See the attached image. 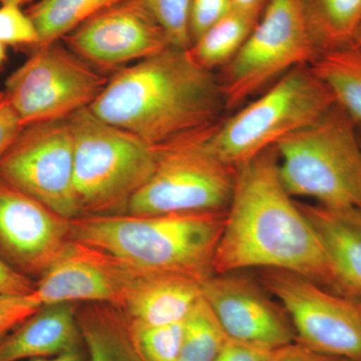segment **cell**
I'll return each instance as SVG.
<instances>
[{
    "instance_id": "1",
    "label": "cell",
    "mask_w": 361,
    "mask_h": 361,
    "mask_svg": "<svg viewBox=\"0 0 361 361\" xmlns=\"http://www.w3.org/2000/svg\"><path fill=\"white\" fill-rule=\"evenodd\" d=\"M213 268L289 271L341 294L322 242L280 178L274 147L236 168Z\"/></svg>"
},
{
    "instance_id": "2",
    "label": "cell",
    "mask_w": 361,
    "mask_h": 361,
    "mask_svg": "<svg viewBox=\"0 0 361 361\" xmlns=\"http://www.w3.org/2000/svg\"><path fill=\"white\" fill-rule=\"evenodd\" d=\"M89 109L159 148L217 125L225 104L218 75L172 47L120 68Z\"/></svg>"
},
{
    "instance_id": "3",
    "label": "cell",
    "mask_w": 361,
    "mask_h": 361,
    "mask_svg": "<svg viewBox=\"0 0 361 361\" xmlns=\"http://www.w3.org/2000/svg\"><path fill=\"white\" fill-rule=\"evenodd\" d=\"M226 212L85 216L71 221V238L141 274H177L203 282L214 274Z\"/></svg>"
},
{
    "instance_id": "4",
    "label": "cell",
    "mask_w": 361,
    "mask_h": 361,
    "mask_svg": "<svg viewBox=\"0 0 361 361\" xmlns=\"http://www.w3.org/2000/svg\"><path fill=\"white\" fill-rule=\"evenodd\" d=\"M73 137V184L80 217L126 214L149 179L158 151L101 120L89 108L68 118Z\"/></svg>"
},
{
    "instance_id": "5",
    "label": "cell",
    "mask_w": 361,
    "mask_h": 361,
    "mask_svg": "<svg viewBox=\"0 0 361 361\" xmlns=\"http://www.w3.org/2000/svg\"><path fill=\"white\" fill-rule=\"evenodd\" d=\"M338 104L275 145L280 178L292 197L361 210V141Z\"/></svg>"
},
{
    "instance_id": "6",
    "label": "cell",
    "mask_w": 361,
    "mask_h": 361,
    "mask_svg": "<svg viewBox=\"0 0 361 361\" xmlns=\"http://www.w3.org/2000/svg\"><path fill=\"white\" fill-rule=\"evenodd\" d=\"M336 104L331 90L310 66H298L218 123L208 144L221 160L237 168L315 123Z\"/></svg>"
},
{
    "instance_id": "7",
    "label": "cell",
    "mask_w": 361,
    "mask_h": 361,
    "mask_svg": "<svg viewBox=\"0 0 361 361\" xmlns=\"http://www.w3.org/2000/svg\"><path fill=\"white\" fill-rule=\"evenodd\" d=\"M214 127L157 148L155 170L133 197L126 214L226 212L232 200L236 168L221 160L209 146Z\"/></svg>"
},
{
    "instance_id": "8",
    "label": "cell",
    "mask_w": 361,
    "mask_h": 361,
    "mask_svg": "<svg viewBox=\"0 0 361 361\" xmlns=\"http://www.w3.org/2000/svg\"><path fill=\"white\" fill-rule=\"evenodd\" d=\"M320 52L301 0H269L245 44L218 75L225 109L238 108L282 75L310 66Z\"/></svg>"
},
{
    "instance_id": "9",
    "label": "cell",
    "mask_w": 361,
    "mask_h": 361,
    "mask_svg": "<svg viewBox=\"0 0 361 361\" xmlns=\"http://www.w3.org/2000/svg\"><path fill=\"white\" fill-rule=\"evenodd\" d=\"M109 78L59 42L32 49L6 82L9 103L23 127L66 120L90 108Z\"/></svg>"
},
{
    "instance_id": "10",
    "label": "cell",
    "mask_w": 361,
    "mask_h": 361,
    "mask_svg": "<svg viewBox=\"0 0 361 361\" xmlns=\"http://www.w3.org/2000/svg\"><path fill=\"white\" fill-rule=\"evenodd\" d=\"M262 283L286 311L297 341L320 353L361 361L360 299L289 271L265 269Z\"/></svg>"
},
{
    "instance_id": "11",
    "label": "cell",
    "mask_w": 361,
    "mask_h": 361,
    "mask_svg": "<svg viewBox=\"0 0 361 361\" xmlns=\"http://www.w3.org/2000/svg\"><path fill=\"white\" fill-rule=\"evenodd\" d=\"M73 137L66 120L23 128L0 159V178L63 217H80L73 184Z\"/></svg>"
},
{
    "instance_id": "12",
    "label": "cell",
    "mask_w": 361,
    "mask_h": 361,
    "mask_svg": "<svg viewBox=\"0 0 361 361\" xmlns=\"http://www.w3.org/2000/svg\"><path fill=\"white\" fill-rule=\"evenodd\" d=\"M63 40L73 54L102 71L123 68L172 47L144 0H121Z\"/></svg>"
},
{
    "instance_id": "13",
    "label": "cell",
    "mask_w": 361,
    "mask_h": 361,
    "mask_svg": "<svg viewBox=\"0 0 361 361\" xmlns=\"http://www.w3.org/2000/svg\"><path fill=\"white\" fill-rule=\"evenodd\" d=\"M71 221L0 178V258L39 279L71 242Z\"/></svg>"
},
{
    "instance_id": "14",
    "label": "cell",
    "mask_w": 361,
    "mask_h": 361,
    "mask_svg": "<svg viewBox=\"0 0 361 361\" xmlns=\"http://www.w3.org/2000/svg\"><path fill=\"white\" fill-rule=\"evenodd\" d=\"M202 296L231 341L269 350L296 341L286 311L249 278L213 274L202 282Z\"/></svg>"
},
{
    "instance_id": "15",
    "label": "cell",
    "mask_w": 361,
    "mask_h": 361,
    "mask_svg": "<svg viewBox=\"0 0 361 361\" xmlns=\"http://www.w3.org/2000/svg\"><path fill=\"white\" fill-rule=\"evenodd\" d=\"M139 274L110 254L71 239L37 280L32 296L42 306L106 303L120 307Z\"/></svg>"
},
{
    "instance_id": "16",
    "label": "cell",
    "mask_w": 361,
    "mask_h": 361,
    "mask_svg": "<svg viewBox=\"0 0 361 361\" xmlns=\"http://www.w3.org/2000/svg\"><path fill=\"white\" fill-rule=\"evenodd\" d=\"M329 257L342 295L361 300V210L298 203Z\"/></svg>"
},
{
    "instance_id": "17",
    "label": "cell",
    "mask_w": 361,
    "mask_h": 361,
    "mask_svg": "<svg viewBox=\"0 0 361 361\" xmlns=\"http://www.w3.org/2000/svg\"><path fill=\"white\" fill-rule=\"evenodd\" d=\"M201 298L194 278L140 273L118 308L130 324L159 326L184 322Z\"/></svg>"
},
{
    "instance_id": "18",
    "label": "cell",
    "mask_w": 361,
    "mask_h": 361,
    "mask_svg": "<svg viewBox=\"0 0 361 361\" xmlns=\"http://www.w3.org/2000/svg\"><path fill=\"white\" fill-rule=\"evenodd\" d=\"M80 304L42 306L0 338V361L51 357L84 345L77 322Z\"/></svg>"
},
{
    "instance_id": "19",
    "label": "cell",
    "mask_w": 361,
    "mask_h": 361,
    "mask_svg": "<svg viewBox=\"0 0 361 361\" xmlns=\"http://www.w3.org/2000/svg\"><path fill=\"white\" fill-rule=\"evenodd\" d=\"M77 322L87 361H142L130 323L120 308L106 303L78 306Z\"/></svg>"
},
{
    "instance_id": "20",
    "label": "cell",
    "mask_w": 361,
    "mask_h": 361,
    "mask_svg": "<svg viewBox=\"0 0 361 361\" xmlns=\"http://www.w3.org/2000/svg\"><path fill=\"white\" fill-rule=\"evenodd\" d=\"M320 52L350 47L361 26V0H301Z\"/></svg>"
},
{
    "instance_id": "21",
    "label": "cell",
    "mask_w": 361,
    "mask_h": 361,
    "mask_svg": "<svg viewBox=\"0 0 361 361\" xmlns=\"http://www.w3.org/2000/svg\"><path fill=\"white\" fill-rule=\"evenodd\" d=\"M310 68L331 90L336 104L361 126V49L350 45L322 52Z\"/></svg>"
},
{
    "instance_id": "22",
    "label": "cell",
    "mask_w": 361,
    "mask_h": 361,
    "mask_svg": "<svg viewBox=\"0 0 361 361\" xmlns=\"http://www.w3.org/2000/svg\"><path fill=\"white\" fill-rule=\"evenodd\" d=\"M259 18L232 9L193 42L187 49L188 54L195 63L205 70H221L238 54Z\"/></svg>"
},
{
    "instance_id": "23",
    "label": "cell",
    "mask_w": 361,
    "mask_h": 361,
    "mask_svg": "<svg viewBox=\"0 0 361 361\" xmlns=\"http://www.w3.org/2000/svg\"><path fill=\"white\" fill-rule=\"evenodd\" d=\"M121 0H39L26 11L39 33L37 47L59 42Z\"/></svg>"
},
{
    "instance_id": "24",
    "label": "cell",
    "mask_w": 361,
    "mask_h": 361,
    "mask_svg": "<svg viewBox=\"0 0 361 361\" xmlns=\"http://www.w3.org/2000/svg\"><path fill=\"white\" fill-rule=\"evenodd\" d=\"M228 339L202 296L184 320L179 361H213Z\"/></svg>"
},
{
    "instance_id": "25",
    "label": "cell",
    "mask_w": 361,
    "mask_h": 361,
    "mask_svg": "<svg viewBox=\"0 0 361 361\" xmlns=\"http://www.w3.org/2000/svg\"><path fill=\"white\" fill-rule=\"evenodd\" d=\"M130 327L142 361H179L184 322L159 326L130 323Z\"/></svg>"
},
{
    "instance_id": "26",
    "label": "cell",
    "mask_w": 361,
    "mask_h": 361,
    "mask_svg": "<svg viewBox=\"0 0 361 361\" xmlns=\"http://www.w3.org/2000/svg\"><path fill=\"white\" fill-rule=\"evenodd\" d=\"M167 33L171 45L188 49L192 44L189 30L192 0H144Z\"/></svg>"
},
{
    "instance_id": "27",
    "label": "cell",
    "mask_w": 361,
    "mask_h": 361,
    "mask_svg": "<svg viewBox=\"0 0 361 361\" xmlns=\"http://www.w3.org/2000/svg\"><path fill=\"white\" fill-rule=\"evenodd\" d=\"M39 33L21 6L6 2L0 6V42L6 47H27L32 49L39 44Z\"/></svg>"
},
{
    "instance_id": "28",
    "label": "cell",
    "mask_w": 361,
    "mask_h": 361,
    "mask_svg": "<svg viewBox=\"0 0 361 361\" xmlns=\"http://www.w3.org/2000/svg\"><path fill=\"white\" fill-rule=\"evenodd\" d=\"M231 11L230 0H192L189 16L192 44Z\"/></svg>"
},
{
    "instance_id": "29",
    "label": "cell",
    "mask_w": 361,
    "mask_h": 361,
    "mask_svg": "<svg viewBox=\"0 0 361 361\" xmlns=\"http://www.w3.org/2000/svg\"><path fill=\"white\" fill-rule=\"evenodd\" d=\"M42 305L30 295H0V338L35 314Z\"/></svg>"
},
{
    "instance_id": "30",
    "label": "cell",
    "mask_w": 361,
    "mask_h": 361,
    "mask_svg": "<svg viewBox=\"0 0 361 361\" xmlns=\"http://www.w3.org/2000/svg\"><path fill=\"white\" fill-rule=\"evenodd\" d=\"M23 127L4 90L0 92V159L11 148Z\"/></svg>"
},
{
    "instance_id": "31",
    "label": "cell",
    "mask_w": 361,
    "mask_h": 361,
    "mask_svg": "<svg viewBox=\"0 0 361 361\" xmlns=\"http://www.w3.org/2000/svg\"><path fill=\"white\" fill-rule=\"evenodd\" d=\"M268 361H351L339 356L320 353L310 346L294 341L293 343L278 348Z\"/></svg>"
},
{
    "instance_id": "32",
    "label": "cell",
    "mask_w": 361,
    "mask_h": 361,
    "mask_svg": "<svg viewBox=\"0 0 361 361\" xmlns=\"http://www.w3.org/2000/svg\"><path fill=\"white\" fill-rule=\"evenodd\" d=\"M37 281L20 274L0 258V295H30Z\"/></svg>"
},
{
    "instance_id": "33",
    "label": "cell",
    "mask_w": 361,
    "mask_h": 361,
    "mask_svg": "<svg viewBox=\"0 0 361 361\" xmlns=\"http://www.w3.org/2000/svg\"><path fill=\"white\" fill-rule=\"evenodd\" d=\"M274 350L228 339L213 361H268Z\"/></svg>"
},
{
    "instance_id": "34",
    "label": "cell",
    "mask_w": 361,
    "mask_h": 361,
    "mask_svg": "<svg viewBox=\"0 0 361 361\" xmlns=\"http://www.w3.org/2000/svg\"><path fill=\"white\" fill-rule=\"evenodd\" d=\"M233 11L260 18L269 0H230Z\"/></svg>"
},
{
    "instance_id": "35",
    "label": "cell",
    "mask_w": 361,
    "mask_h": 361,
    "mask_svg": "<svg viewBox=\"0 0 361 361\" xmlns=\"http://www.w3.org/2000/svg\"><path fill=\"white\" fill-rule=\"evenodd\" d=\"M82 346L71 349V350L66 351L61 355L51 356V357L32 358L30 361H87V356L85 355Z\"/></svg>"
},
{
    "instance_id": "36",
    "label": "cell",
    "mask_w": 361,
    "mask_h": 361,
    "mask_svg": "<svg viewBox=\"0 0 361 361\" xmlns=\"http://www.w3.org/2000/svg\"><path fill=\"white\" fill-rule=\"evenodd\" d=\"M6 47H6V45L0 42V71H1V68H4V63H6Z\"/></svg>"
},
{
    "instance_id": "37",
    "label": "cell",
    "mask_w": 361,
    "mask_h": 361,
    "mask_svg": "<svg viewBox=\"0 0 361 361\" xmlns=\"http://www.w3.org/2000/svg\"><path fill=\"white\" fill-rule=\"evenodd\" d=\"M351 45L356 47V49H361V26L357 33H356L355 39H353V44Z\"/></svg>"
},
{
    "instance_id": "38",
    "label": "cell",
    "mask_w": 361,
    "mask_h": 361,
    "mask_svg": "<svg viewBox=\"0 0 361 361\" xmlns=\"http://www.w3.org/2000/svg\"><path fill=\"white\" fill-rule=\"evenodd\" d=\"M32 1H33V0H0V4H6V2H14V4L23 6V4H28V2Z\"/></svg>"
},
{
    "instance_id": "39",
    "label": "cell",
    "mask_w": 361,
    "mask_h": 361,
    "mask_svg": "<svg viewBox=\"0 0 361 361\" xmlns=\"http://www.w3.org/2000/svg\"><path fill=\"white\" fill-rule=\"evenodd\" d=\"M360 141H361V132H360Z\"/></svg>"
}]
</instances>
